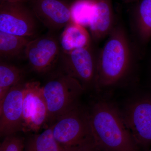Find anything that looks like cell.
I'll return each instance as SVG.
<instances>
[{
	"label": "cell",
	"mask_w": 151,
	"mask_h": 151,
	"mask_svg": "<svg viewBox=\"0 0 151 151\" xmlns=\"http://www.w3.org/2000/svg\"><path fill=\"white\" fill-rule=\"evenodd\" d=\"M97 56L95 89L103 92L124 84L133 68L132 49L125 30L115 26Z\"/></svg>",
	"instance_id": "cell-1"
},
{
	"label": "cell",
	"mask_w": 151,
	"mask_h": 151,
	"mask_svg": "<svg viewBox=\"0 0 151 151\" xmlns=\"http://www.w3.org/2000/svg\"><path fill=\"white\" fill-rule=\"evenodd\" d=\"M93 142L103 151H138L121 110L113 102L100 98L88 111Z\"/></svg>",
	"instance_id": "cell-2"
},
{
	"label": "cell",
	"mask_w": 151,
	"mask_h": 151,
	"mask_svg": "<svg viewBox=\"0 0 151 151\" xmlns=\"http://www.w3.org/2000/svg\"><path fill=\"white\" fill-rule=\"evenodd\" d=\"M42 89L48 110L50 126L57 119L80 105L85 89L80 82L67 73L58 74L49 80Z\"/></svg>",
	"instance_id": "cell-3"
},
{
	"label": "cell",
	"mask_w": 151,
	"mask_h": 151,
	"mask_svg": "<svg viewBox=\"0 0 151 151\" xmlns=\"http://www.w3.org/2000/svg\"><path fill=\"white\" fill-rule=\"evenodd\" d=\"M50 127L55 140L65 149L93 140L88 111L80 105L60 116Z\"/></svg>",
	"instance_id": "cell-4"
},
{
	"label": "cell",
	"mask_w": 151,
	"mask_h": 151,
	"mask_svg": "<svg viewBox=\"0 0 151 151\" xmlns=\"http://www.w3.org/2000/svg\"><path fill=\"white\" fill-rule=\"evenodd\" d=\"M124 122L138 147L151 145V96L137 94L121 110Z\"/></svg>",
	"instance_id": "cell-5"
},
{
	"label": "cell",
	"mask_w": 151,
	"mask_h": 151,
	"mask_svg": "<svg viewBox=\"0 0 151 151\" xmlns=\"http://www.w3.org/2000/svg\"><path fill=\"white\" fill-rule=\"evenodd\" d=\"M35 17L24 3H0V32L29 38L35 35Z\"/></svg>",
	"instance_id": "cell-6"
},
{
	"label": "cell",
	"mask_w": 151,
	"mask_h": 151,
	"mask_svg": "<svg viewBox=\"0 0 151 151\" xmlns=\"http://www.w3.org/2000/svg\"><path fill=\"white\" fill-rule=\"evenodd\" d=\"M48 110L38 81L25 83L23 103V132H37L47 122Z\"/></svg>",
	"instance_id": "cell-7"
},
{
	"label": "cell",
	"mask_w": 151,
	"mask_h": 151,
	"mask_svg": "<svg viewBox=\"0 0 151 151\" xmlns=\"http://www.w3.org/2000/svg\"><path fill=\"white\" fill-rule=\"evenodd\" d=\"M62 53L65 73L79 81L85 90L95 89L97 57L90 46Z\"/></svg>",
	"instance_id": "cell-8"
},
{
	"label": "cell",
	"mask_w": 151,
	"mask_h": 151,
	"mask_svg": "<svg viewBox=\"0 0 151 151\" xmlns=\"http://www.w3.org/2000/svg\"><path fill=\"white\" fill-rule=\"evenodd\" d=\"M25 83L12 87L0 102V134L6 137L23 130V103Z\"/></svg>",
	"instance_id": "cell-9"
},
{
	"label": "cell",
	"mask_w": 151,
	"mask_h": 151,
	"mask_svg": "<svg viewBox=\"0 0 151 151\" xmlns=\"http://www.w3.org/2000/svg\"><path fill=\"white\" fill-rule=\"evenodd\" d=\"M60 50V45L56 39L44 36L30 40L24 53L32 68L36 72L43 73L56 62Z\"/></svg>",
	"instance_id": "cell-10"
},
{
	"label": "cell",
	"mask_w": 151,
	"mask_h": 151,
	"mask_svg": "<svg viewBox=\"0 0 151 151\" xmlns=\"http://www.w3.org/2000/svg\"><path fill=\"white\" fill-rule=\"evenodd\" d=\"M35 16L51 31L58 30L71 22L70 6L65 0H30Z\"/></svg>",
	"instance_id": "cell-11"
},
{
	"label": "cell",
	"mask_w": 151,
	"mask_h": 151,
	"mask_svg": "<svg viewBox=\"0 0 151 151\" xmlns=\"http://www.w3.org/2000/svg\"><path fill=\"white\" fill-rule=\"evenodd\" d=\"M115 26L111 0H95V12L89 27L93 40H102Z\"/></svg>",
	"instance_id": "cell-12"
},
{
	"label": "cell",
	"mask_w": 151,
	"mask_h": 151,
	"mask_svg": "<svg viewBox=\"0 0 151 151\" xmlns=\"http://www.w3.org/2000/svg\"><path fill=\"white\" fill-rule=\"evenodd\" d=\"M91 37L86 28L71 21L66 25L60 38L61 52L67 53L90 46Z\"/></svg>",
	"instance_id": "cell-13"
},
{
	"label": "cell",
	"mask_w": 151,
	"mask_h": 151,
	"mask_svg": "<svg viewBox=\"0 0 151 151\" xmlns=\"http://www.w3.org/2000/svg\"><path fill=\"white\" fill-rule=\"evenodd\" d=\"M135 27L140 42L147 43L151 39V0H142L136 9Z\"/></svg>",
	"instance_id": "cell-14"
},
{
	"label": "cell",
	"mask_w": 151,
	"mask_h": 151,
	"mask_svg": "<svg viewBox=\"0 0 151 151\" xmlns=\"http://www.w3.org/2000/svg\"><path fill=\"white\" fill-rule=\"evenodd\" d=\"M28 38L0 32V56L11 59L25 51L29 42Z\"/></svg>",
	"instance_id": "cell-15"
},
{
	"label": "cell",
	"mask_w": 151,
	"mask_h": 151,
	"mask_svg": "<svg viewBox=\"0 0 151 151\" xmlns=\"http://www.w3.org/2000/svg\"><path fill=\"white\" fill-rule=\"evenodd\" d=\"M53 137L51 127L29 138L25 144L24 151H65Z\"/></svg>",
	"instance_id": "cell-16"
},
{
	"label": "cell",
	"mask_w": 151,
	"mask_h": 151,
	"mask_svg": "<svg viewBox=\"0 0 151 151\" xmlns=\"http://www.w3.org/2000/svg\"><path fill=\"white\" fill-rule=\"evenodd\" d=\"M23 73L19 68L6 63L0 64V102L4 100L10 89L22 82Z\"/></svg>",
	"instance_id": "cell-17"
},
{
	"label": "cell",
	"mask_w": 151,
	"mask_h": 151,
	"mask_svg": "<svg viewBox=\"0 0 151 151\" xmlns=\"http://www.w3.org/2000/svg\"><path fill=\"white\" fill-rule=\"evenodd\" d=\"M95 9V0H76L70 5L71 21L89 27Z\"/></svg>",
	"instance_id": "cell-18"
},
{
	"label": "cell",
	"mask_w": 151,
	"mask_h": 151,
	"mask_svg": "<svg viewBox=\"0 0 151 151\" xmlns=\"http://www.w3.org/2000/svg\"><path fill=\"white\" fill-rule=\"evenodd\" d=\"M24 138L15 135L5 137L0 145V151H24L25 147Z\"/></svg>",
	"instance_id": "cell-19"
},
{
	"label": "cell",
	"mask_w": 151,
	"mask_h": 151,
	"mask_svg": "<svg viewBox=\"0 0 151 151\" xmlns=\"http://www.w3.org/2000/svg\"><path fill=\"white\" fill-rule=\"evenodd\" d=\"M65 150V151H103L95 145L93 140L88 141L80 145Z\"/></svg>",
	"instance_id": "cell-20"
},
{
	"label": "cell",
	"mask_w": 151,
	"mask_h": 151,
	"mask_svg": "<svg viewBox=\"0 0 151 151\" xmlns=\"http://www.w3.org/2000/svg\"><path fill=\"white\" fill-rule=\"evenodd\" d=\"M30 0H1L2 1L9 2L24 3L29 2Z\"/></svg>",
	"instance_id": "cell-21"
},
{
	"label": "cell",
	"mask_w": 151,
	"mask_h": 151,
	"mask_svg": "<svg viewBox=\"0 0 151 151\" xmlns=\"http://www.w3.org/2000/svg\"><path fill=\"white\" fill-rule=\"evenodd\" d=\"M125 1H127L128 2H131L134 1H137V0H125Z\"/></svg>",
	"instance_id": "cell-22"
},
{
	"label": "cell",
	"mask_w": 151,
	"mask_h": 151,
	"mask_svg": "<svg viewBox=\"0 0 151 151\" xmlns=\"http://www.w3.org/2000/svg\"><path fill=\"white\" fill-rule=\"evenodd\" d=\"M147 151H151V149H150V150H148Z\"/></svg>",
	"instance_id": "cell-23"
}]
</instances>
